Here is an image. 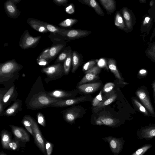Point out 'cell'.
Here are the masks:
<instances>
[{"instance_id": "47", "label": "cell", "mask_w": 155, "mask_h": 155, "mask_svg": "<svg viewBox=\"0 0 155 155\" xmlns=\"http://www.w3.org/2000/svg\"><path fill=\"white\" fill-rule=\"evenodd\" d=\"M152 87L153 90V96L155 101V80L153 82L152 84Z\"/></svg>"}, {"instance_id": "51", "label": "cell", "mask_w": 155, "mask_h": 155, "mask_svg": "<svg viewBox=\"0 0 155 155\" xmlns=\"http://www.w3.org/2000/svg\"><path fill=\"white\" fill-rule=\"evenodd\" d=\"M146 72V71L144 69H142L139 72L141 74H145Z\"/></svg>"}, {"instance_id": "39", "label": "cell", "mask_w": 155, "mask_h": 155, "mask_svg": "<svg viewBox=\"0 0 155 155\" xmlns=\"http://www.w3.org/2000/svg\"><path fill=\"white\" fill-rule=\"evenodd\" d=\"M97 61L93 60L86 62L83 66V71L85 72L90 70L95 66L97 62Z\"/></svg>"}, {"instance_id": "12", "label": "cell", "mask_w": 155, "mask_h": 155, "mask_svg": "<svg viewBox=\"0 0 155 155\" xmlns=\"http://www.w3.org/2000/svg\"><path fill=\"white\" fill-rule=\"evenodd\" d=\"M117 97L116 91L114 90L111 92L104 94L102 101L96 107L92 108L93 112L97 113L103 108L113 102Z\"/></svg>"}, {"instance_id": "42", "label": "cell", "mask_w": 155, "mask_h": 155, "mask_svg": "<svg viewBox=\"0 0 155 155\" xmlns=\"http://www.w3.org/2000/svg\"><path fill=\"white\" fill-rule=\"evenodd\" d=\"M97 65L100 68H104L108 69V67L106 60L103 58L100 59L97 61Z\"/></svg>"}, {"instance_id": "18", "label": "cell", "mask_w": 155, "mask_h": 155, "mask_svg": "<svg viewBox=\"0 0 155 155\" xmlns=\"http://www.w3.org/2000/svg\"><path fill=\"white\" fill-rule=\"evenodd\" d=\"M4 7L7 15L10 18H16L20 15V11L11 0H7L5 2Z\"/></svg>"}, {"instance_id": "30", "label": "cell", "mask_w": 155, "mask_h": 155, "mask_svg": "<svg viewBox=\"0 0 155 155\" xmlns=\"http://www.w3.org/2000/svg\"><path fill=\"white\" fill-rule=\"evenodd\" d=\"M114 24L119 28L121 29H123L124 28L125 25L123 18L118 11L117 12L115 15L114 19Z\"/></svg>"}, {"instance_id": "36", "label": "cell", "mask_w": 155, "mask_h": 155, "mask_svg": "<svg viewBox=\"0 0 155 155\" xmlns=\"http://www.w3.org/2000/svg\"><path fill=\"white\" fill-rule=\"evenodd\" d=\"M122 13L123 17L125 20L127 27L130 28V21L131 16L129 12L128 11L126 8H124L122 10Z\"/></svg>"}, {"instance_id": "20", "label": "cell", "mask_w": 155, "mask_h": 155, "mask_svg": "<svg viewBox=\"0 0 155 155\" xmlns=\"http://www.w3.org/2000/svg\"><path fill=\"white\" fill-rule=\"evenodd\" d=\"M27 22L31 27L38 32L45 33L48 31L46 27L45 22L30 18L27 19Z\"/></svg>"}, {"instance_id": "34", "label": "cell", "mask_w": 155, "mask_h": 155, "mask_svg": "<svg viewBox=\"0 0 155 155\" xmlns=\"http://www.w3.org/2000/svg\"><path fill=\"white\" fill-rule=\"evenodd\" d=\"M21 123L27 131L33 136V133L30 121L24 116L22 120Z\"/></svg>"}, {"instance_id": "26", "label": "cell", "mask_w": 155, "mask_h": 155, "mask_svg": "<svg viewBox=\"0 0 155 155\" xmlns=\"http://www.w3.org/2000/svg\"><path fill=\"white\" fill-rule=\"evenodd\" d=\"M1 143L4 149H8V144L11 141V136L6 130H3L1 132Z\"/></svg>"}, {"instance_id": "33", "label": "cell", "mask_w": 155, "mask_h": 155, "mask_svg": "<svg viewBox=\"0 0 155 155\" xmlns=\"http://www.w3.org/2000/svg\"><path fill=\"white\" fill-rule=\"evenodd\" d=\"M102 90H101L99 94L93 99L92 101V108L97 106L102 101L103 98Z\"/></svg>"}, {"instance_id": "44", "label": "cell", "mask_w": 155, "mask_h": 155, "mask_svg": "<svg viewBox=\"0 0 155 155\" xmlns=\"http://www.w3.org/2000/svg\"><path fill=\"white\" fill-rule=\"evenodd\" d=\"M54 3L57 5H66L68 0H53Z\"/></svg>"}, {"instance_id": "37", "label": "cell", "mask_w": 155, "mask_h": 155, "mask_svg": "<svg viewBox=\"0 0 155 155\" xmlns=\"http://www.w3.org/2000/svg\"><path fill=\"white\" fill-rule=\"evenodd\" d=\"M20 141L15 138V139L12 140L8 144V149L10 150H16L18 148Z\"/></svg>"}, {"instance_id": "3", "label": "cell", "mask_w": 155, "mask_h": 155, "mask_svg": "<svg viewBox=\"0 0 155 155\" xmlns=\"http://www.w3.org/2000/svg\"><path fill=\"white\" fill-rule=\"evenodd\" d=\"M41 72L47 75V78L44 79L46 83L59 79L64 75L63 66L61 63L42 68Z\"/></svg>"}, {"instance_id": "21", "label": "cell", "mask_w": 155, "mask_h": 155, "mask_svg": "<svg viewBox=\"0 0 155 155\" xmlns=\"http://www.w3.org/2000/svg\"><path fill=\"white\" fill-rule=\"evenodd\" d=\"M81 3L87 5L92 8L98 15L101 16L104 15V13L98 3L95 0H78Z\"/></svg>"}, {"instance_id": "10", "label": "cell", "mask_w": 155, "mask_h": 155, "mask_svg": "<svg viewBox=\"0 0 155 155\" xmlns=\"http://www.w3.org/2000/svg\"><path fill=\"white\" fill-rule=\"evenodd\" d=\"M64 45L61 44L54 45L42 52L38 59H43L47 61L53 59L64 48Z\"/></svg>"}, {"instance_id": "50", "label": "cell", "mask_w": 155, "mask_h": 155, "mask_svg": "<svg viewBox=\"0 0 155 155\" xmlns=\"http://www.w3.org/2000/svg\"><path fill=\"white\" fill-rule=\"evenodd\" d=\"M119 83L124 85H127L128 84V83L124 82L123 81H119Z\"/></svg>"}, {"instance_id": "48", "label": "cell", "mask_w": 155, "mask_h": 155, "mask_svg": "<svg viewBox=\"0 0 155 155\" xmlns=\"http://www.w3.org/2000/svg\"><path fill=\"white\" fill-rule=\"evenodd\" d=\"M150 19V18L149 17H146L143 21V24L148 23Z\"/></svg>"}, {"instance_id": "25", "label": "cell", "mask_w": 155, "mask_h": 155, "mask_svg": "<svg viewBox=\"0 0 155 155\" xmlns=\"http://www.w3.org/2000/svg\"><path fill=\"white\" fill-rule=\"evenodd\" d=\"M97 119L98 124H104L106 125H111L115 123L117 120L106 115H99Z\"/></svg>"}, {"instance_id": "5", "label": "cell", "mask_w": 155, "mask_h": 155, "mask_svg": "<svg viewBox=\"0 0 155 155\" xmlns=\"http://www.w3.org/2000/svg\"><path fill=\"white\" fill-rule=\"evenodd\" d=\"M24 117L28 120L31 123L35 143L41 151L46 155L44 140L36 121L29 115H26Z\"/></svg>"}, {"instance_id": "6", "label": "cell", "mask_w": 155, "mask_h": 155, "mask_svg": "<svg viewBox=\"0 0 155 155\" xmlns=\"http://www.w3.org/2000/svg\"><path fill=\"white\" fill-rule=\"evenodd\" d=\"M137 97L150 112L151 116L155 117V112L151 103L147 89L144 86L139 87L136 91Z\"/></svg>"}, {"instance_id": "2", "label": "cell", "mask_w": 155, "mask_h": 155, "mask_svg": "<svg viewBox=\"0 0 155 155\" xmlns=\"http://www.w3.org/2000/svg\"><path fill=\"white\" fill-rule=\"evenodd\" d=\"M23 66L15 59L1 63L0 65V84L8 90L19 77V71Z\"/></svg>"}, {"instance_id": "38", "label": "cell", "mask_w": 155, "mask_h": 155, "mask_svg": "<svg viewBox=\"0 0 155 155\" xmlns=\"http://www.w3.org/2000/svg\"><path fill=\"white\" fill-rule=\"evenodd\" d=\"M69 50L66 49L59 55L55 62V64L60 63V62L64 61L68 57Z\"/></svg>"}, {"instance_id": "53", "label": "cell", "mask_w": 155, "mask_h": 155, "mask_svg": "<svg viewBox=\"0 0 155 155\" xmlns=\"http://www.w3.org/2000/svg\"><path fill=\"white\" fill-rule=\"evenodd\" d=\"M0 155H7L3 152H1L0 153Z\"/></svg>"}, {"instance_id": "13", "label": "cell", "mask_w": 155, "mask_h": 155, "mask_svg": "<svg viewBox=\"0 0 155 155\" xmlns=\"http://www.w3.org/2000/svg\"><path fill=\"white\" fill-rule=\"evenodd\" d=\"M102 85V83L97 82L83 84L77 86L76 87L78 93L84 95H87L98 90Z\"/></svg>"}, {"instance_id": "46", "label": "cell", "mask_w": 155, "mask_h": 155, "mask_svg": "<svg viewBox=\"0 0 155 155\" xmlns=\"http://www.w3.org/2000/svg\"><path fill=\"white\" fill-rule=\"evenodd\" d=\"M110 144L111 147L114 149L117 147V143L114 140H112L110 142Z\"/></svg>"}, {"instance_id": "27", "label": "cell", "mask_w": 155, "mask_h": 155, "mask_svg": "<svg viewBox=\"0 0 155 155\" xmlns=\"http://www.w3.org/2000/svg\"><path fill=\"white\" fill-rule=\"evenodd\" d=\"M45 25L46 28L48 31L55 34H59L62 36L64 37L67 30L55 26L46 22H45Z\"/></svg>"}, {"instance_id": "17", "label": "cell", "mask_w": 155, "mask_h": 155, "mask_svg": "<svg viewBox=\"0 0 155 155\" xmlns=\"http://www.w3.org/2000/svg\"><path fill=\"white\" fill-rule=\"evenodd\" d=\"M91 33V31L77 29L67 30L64 37L70 40H74L86 37Z\"/></svg>"}, {"instance_id": "23", "label": "cell", "mask_w": 155, "mask_h": 155, "mask_svg": "<svg viewBox=\"0 0 155 155\" xmlns=\"http://www.w3.org/2000/svg\"><path fill=\"white\" fill-rule=\"evenodd\" d=\"M99 1L104 8L106 10L107 13L111 15L116 9L115 1L114 0H99Z\"/></svg>"}, {"instance_id": "41", "label": "cell", "mask_w": 155, "mask_h": 155, "mask_svg": "<svg viewBox=\"0 0 155 155\" xmlns=\"http://www.w3.org/2000/svg\"><path fill=\"white\" fill-rule=\"evenodd\" d=\"M53 147V145L51 143L46 141L45 144V147L47 155H51Z\"/></svg>"}, {"instance_id": "7", "label": "cell", "mask_w": 155, "mask_h": 155, "mask_svg": "<svg viewBox=\"0 0 155 155\" xmlns=\"http://www.w3.org/2000/svg\"><path fill=\"white\" fill-rule=\"evenodd\" d=\"M93 99L91 95H83L79 97L54 102L49 107L58 108L72 106L82 102H92Z\"/></svg>"}, {"instance_id": "16", "label": "cell", "mask_w": 155, "mask_h": 155, "mask_svg": "<svg viewBox=\"0 0 155 155\" xmlns=\"http://www.w3.org/2000/svg\"><path fill=\"white\" fill-rule=\"evenodd\" d=\"M10 126L15 138L23 142L30 141V136L23 128L12 125H10Z\"/></svg>"}, {"instance_id": "40", "label": "cell", "mask_w": 155, "mask_h": 155, "mask_svg": "<svg viewBox=\"0 0 155 155\" xmlns=\"http://www.w3.org/2000/svg\"><path fill=\"white\" fill-rule=\"evenodd\" d=\"M38 123L43 127L45 126V122L44 115L41 112H38L37 114Z\"/></svg>"}, {"instance_id": "1", "label": "cell", "mask_w": 155, "mask_h": 155, "mask_svg": "<svg viewBox=\"0 0 155 155\" xmlns=\"http://www.w3.org/2000/svg\"><path fill=\"white\" fill-rule=\"evenodd\" d=\"M44 87L41 78L39 76L25 100L28 109L35 110L49 107L53 103L63 99L48 97Z\"/></svg>"}, {"instance_id": "43", "label": "cell", "mask_w": 155, "mask_h": 155, "mask_svg": "<svg viewBox=\"0 0 155 155\" xmlns=\"http://www.w3.org/2000/svg\"><path fill=\"white\" fill-rule=\"evenodd\" d=\"M65 11L69 14H72L74 12V5L71 4L65 8Z\"/></svg>"}, {"instance_id": "22", "label": "cell", "mask_w": 155, "mask_h": 155, "mask_svg": "<svg viewBox=\"0 0 155 155\" xmlns=\"http://www.w3.org/2000/svg\"><path fill=\"white\" fill-rule=\"evenodd\" d=\"M131 101L133 106L138 111L142 113L145 116H151L150 112L140 101L138 100L137 97H132Z\"/></svg>"}, {"instance_id": "49", "label": "cell", "mask_w": 155, "mask_h": 155, "mask_svg": "<svg viewBox=\"0 0 155 155\" xmlns=\"http://www.w3.org/2000/svg\"><path fill=\"white\" fill-rule=\"evenodd\" d=\"M11 1L15 5L19 2L21 0H11Z\"/></svg>"}, {"instance_id": "54", "label": "cell", "mask_w": 155, "mask_h": 155, "mask_svg": "<svg viewBox=\"0 0 155 155\" xmlns=\"http://www.w3.org/2000/svg\"><path fill=\"white\" fill-rule=\"evenodd\" d=\"M140 2H141V3H145L146 1H145V0H140V1H139Z\"/></svg>"}, {"instance_id": "9", "label": "cell", "mask_w": 155, "mask_h": 155, "mask_svg": "<svg viewBox=\"0 0 155 155\" xmlns=\"http://www.w3.org/2000/svg\"><path fill=\"white\" fill-rule=\"evenodd\" d=\"M78 93V92L77 89L71 91L55 90L47 92V95L50 97L64 100L74 98Z\"/></svg>"}, {"instance_id": "14", "label": "cell", "mask_w": 155, "mask_h": 155, "mask_svg": "<svg viewBox=\"0 0 155 155\" xmlns=\"http://www.w3.org/2000/svg\"><path fill=\"white\" fill-rule=\"evenodd\" d=\"M101 71V68L97 65H95L90 70L85 72V76L78 83L77 86L96 80L98 78V75Z\"/></svg>"}, {"instance_id": "11", "label": "cell", "mask_w": 155, "mask_h": 155, "mask_svg": "<svg viewBox=\"0 0 155 155\" xmlns=\"http://www.w3.org/2000/svg\"><path fill=\"white\" fill-rule=\"evenodd\" d=\"M136 134L140 139L150 140L155 137V124L150 123L148 126L141 127L137 131Z\"/></svg>"}, {"instance_id": "52", "label": "cell", "mask_w": 155, "mask_h": 155, "mask_svg": "<svg viewBox=\"0 0 155 155\" xmlns=\"http://www.w3.org/2000/svg\"><path fill=\"white\" fill-rule=\"evenodd\" d=\"M154 4V2L153 1H151L150 3V6H152Z\"/></svg>"}, {"instance_id": "15", "label": "cell", "mask_w": 155, "mask_h": 155, "mask_svg": "<svg viewBox=\"0 0 155 155\" xmlns=\"http://www.w3.org/2000/svg\"><path fill=\"white\" fill-rule=\"evenodd\" d=\"M18 96V92L14 84L4 95L2 100H0L3 105L4 109L8 106L12 102L15 101L17 99Z\"/></svg>"}, {"instance_id": "8", "label": "cell", "mask_w": 155, "mask_h": 155, "mask_svg": "<svg viewBox=\"0 0 155 155\" xmlns=\"http://www.w3.org/2000/svg\"><path fill=\"white\" fill-rule=\"evenodd\" d=\"M41 36L33 37L26 30L21 36L19 41V45L22 49H25L34 47L36 45L41 38Z\"/></svg>"}, {"instance_id": "24", "label": "cell", "mask_w": 155, "mask_h": 155, "mask_svg": "<svg viewBox=\"0 0 155 155\" xmlns=\"http://www.w3.org/2000/svg\"><path fill=\"white\" fill-rule=\"evenodd\" d=\"M107 64L108 68L119 81H123L124 79L121 77L116 64L115 61L112 58H109Z\"/></svg>"}, {"instance_id": "32", "label": "cell", "mask_w": 155, "mask_h": 155, "mask_svg": "<svg viewBox=\"0 0 155 155\" xmlns=\"http://www.w3.org/2000/svg\"><path fill=\"white\" fill-rule=\"evenodd\" d=\"M152 147L151 144L147 143L142 146L131 155H143L148 150Z\"/></svg>"}, {"instance_id": "35", "label": "cell", "mask_w": 155, "mask_h": 155, "mask_svg": "<svg viewBox=\"0 0 155 155\" xmlns=\"http://www.w3.org/2000/svg\"><path fill=\"white\" fill-rule=\"evenodd\" d=\"M115 87V84L112 82H109L104 85L102 90V92L104 94L109 93L113 90Z\"/></svg>"}, {"instance_id": "19", "label": "cell", "mask_w": 155, "mask_h": 155, "mask_svg": "<svg viewBox=\"0 0 155 155\" xmlns=\"http://www.w3.org/2000/svg\"><path fill=\"white\" fill-rule=\"evenodd\" d=\"M22 101L17 99L13 104L4 111L3 116H15L17 113L22 110Z\"/></svg>"}, {"instance_id": "4", "label": "cell", "mask_w": 155, "mask_h": 155, "mask_svg": "<svg viewBox=\"0 0 155 155\" xmlns=\"http://www.w3.org/2000/svg\"><path fill=\"white\" fill-rule=\"evenodd\" d=\"M64 120L69 123H72L77 119L81 118L86 113L85 110L80 105H74L61 111Z\"/></svg>"}, {"instance_id": "31", "label": "cell", "mask_w": 155, "mask_h": 155, "mask_svg": "<svg viewBox=\"0 0 155 155\" xmlns=\"http://www.w3.org/2000/svg\"><path fill=\"white\" fill-rule=\"evenodd\" d=\"M78 21V20L75 18H68L60 22L59 25L63 27H70Z\"/></svg>"}, {"instance_id": "28", "label": "cell", "mask_w": 155, "mask_h": 155, "mask_svg": "<svg viewBox=\"0 0 155 155\" xmlns=\"http://www.w3.org/2000/svg\"><path fill=\"white\" fill-rule=\"evenodd\" d=\"M81 62V58L78 52L75 51L72 53V73H75L80 65Z\"/></svg>"}, {"instance_id": "29", "label": "cell", "mask_w": 155, "mask_h": 155, "mask_svg": "<svg viewBox=\"0 0 155 155\" xmlns=\"http://www.w3.org/2000/svg\"><path fill=\"white\" fill-rule=\"evenodd\" d=\"M72 55L71 50L70 49L68 57L64 61L63 65L64 75L65 76L68 75L72 63Z\"/></svg>"}, {"instance_id": "45", "label": "cell", "mask_w": 155, "mask_h": 155, "mask_svg": "<svg viewBox=\"0 0 155 155\" xmlns=\"http://www.w3.org/2000/svg\"><path fill=\"white\" fill-rule=\"evenodd\" d=\"M37 63L39 65L41 66H45L48 64L47 61L43 59H38Z\"/></svg>"}]
</instances>
